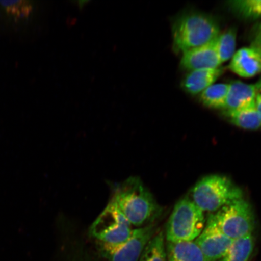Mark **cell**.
Returning a JSON list of instances; mask_svg holds the SVG:
<instances>
[{
  "label": "cell",
  "instance_id": "9a60e30c",
  "mask_svg": "<svg viewBox=\"0 0 261 261\" xmlns=\"http://www.w3.org/2000/svg\"><path fill=\"white\" fill-rule=\"evenodd\" d=\"M254 244L253 234L234 240L220 261H249L253 252Z\"/></svg>",
  "mask_w": 261,
  "mask_h": 261
},
{
  "label": "cell",
  "instance_id": "5bb4252c",
  "mask_svg": "<svg viewBox=\"0 0 261 261\" xmlns=\"http://www.w3.org/2000/svg\"><path fill=\"white\" fill-rule=\"evenodd\" d=\"M167 261H204L203 254L195 241L167 242Z\"/></svg>",
  "mask_w": 261,
  "mask_h": 261
},
{
  "label": "cell",
  "instance_id": "d6986e66",
  "mask_svg": "<svg viewBox=\"0 0 261 261\" xmlns=\"http://www.w3.org/2000/svg\"><path fill=\"white\" fill-rule=\"evenodd\" d=\"M228 6L241 17L249 20L261 19V0H236Z\"/></svg>",
  "mask_w": 261,
  "mask_h": 261
},
{
  "label": "cell",
  "instance_id": "6da1fadb",
  "mask_svg": "<svg viewBox=\"0 0 261 261\" xmlns=\"http://www.w3.org/2000/svg\"><path fill=\"white\" fill-rule=\"evenodd\" d=\"M132 226L152 224L161 214L162 208L139 177H130L114 189L110 201Z\"/></svg>",
  "mask_w": 261,
  "mask_h": 261
},
{
  "label": "cell",
  "instance_id": "e0dca14e",
  "mask_svg": "<svg viewBox=\"0 0 261 261\" xmlns=\"http://www.w3.org/2000/svg\"><path fill=\"white\" fill-rule=\"evenodd\" d=\"M237 29L230 28L220 34L215 39V44L221 63L226 62L236 54Z\"/></svg>",
  "mask_w": 261,
  "mask_h": 261
},
{
  "label": "cell",
  "instance_id": "5b68a950",
  "mask_svg": "<svg viewBox=\"0 0 261 261\" xmlns=\"http://www.w3.org/2000/svg\"><path fill=\"white\" fill-rule=\"evenodd\" d=\"M207 221L231 240L252 234L256 224L253 208L244 198L211 213Z\"/></svg>",
  "mask_w": 261,
  "mask_h": 261
},
{
  "label": "cell",
  "instance_id": "52a82bcc",
  "mask_svg": "<svg viewBox=\"0 0 261 261\" xmlns=\"http://www.w3.org/2000/svg\"><path fill=\"white\" fill-rule=\"evenodd\" d=\"M155 231L156 228L153 224L134 228L132 236L122 244L108 246L100 243V252L109 261H138Z\"/></svg>",
  "mask_w": 261,
  "mask_h": 261
},
{
  "label": "cell",
  "instance_id": "2e32d148",
  "mask_svg": "<svg viewBox=\"0 0 261 261\" xmlns=\"http://www.w3.org/2000/svg\"><path fill=\"white\" fill-rule=\"evenodd\" d=\"M228 88L229 84L212 85L200 94L201 102L211 109L224 110Z\"/></svg>",
  "mask_w": 261,
  "mask_h": 261
},
{
  "label": "cell",
  "instance_id": "44dd1931",
  "mask_svg": "<svg viewBox=\"0 0 261 261\" xmlns=\"http://www.w3.org/2000/svg\"><path fill=\"white\" fill-rule=\"evenodd\" d=\"M251 46L261 51V22L253 29L251 34Z\"/></svg>",
  "mask_w": 261,
  "mask_h": 261
},
{
  "label": "cell",
  "instance_id": "3957f363",
  "mask_svg": "<svg viewBox=\"0 0 261 261\" xmlns=\"http://www.w3.org/2000/svg\"><path fill=\"white\" fill-rule=\"evenodd\" d=\"M242 189L226 176H205L194 186L191 200L202 211L215 212L243 198Z\"/></svg>",
  "mask_w": 261,
  "mask_h": 261
},
{
  "label": "cell",
  "instance_id": "ac0fdd59",
  "mask_svg": "<svg viewBox=\"0 0 261 261\" xmlns=\"http://www.w3.org/2000/svg\"><path fill=\"white\" fill-rule=\"evenodd\" d=\"M139 261H167L163 231L154 234L143 250Z\"/></svg>",
  "mask_w": 261,
  "mask_h": 261
},
{
  "label": "cell",
  "instance_id": "8fae6325",
  "mask_svg": "<svg viewBox=\"0 0 261 261\" xmlns=\"http://www.w3.org/2000/svg\"><path fill=\"white\" fill-rule=\"evenodd\" d=\"M224 72L223 67L189 71L182 81V89L192 95L201 94Z\"/></svg>",
  "mask_w": 261,
  "mask_h": 261
},
{
  "label": "cell",
  "instance_id": "8992f818",
  "mask_svg": "<svg viewBox=\"0 0 261 261\" xmlns=\"http://www.w3.org/2000/svg\"><path fill=\"white\" fill-rule=\"evenodd\" d=\"M134 228L112 203L107 205L90 228L91 237L108 246L122 244L132 236Z\"/></svg>",
  "mask_w": 261,
  "mask_h": 261
},
{
  "label": "cell",
  "instance_id": "7c38bea8",
  "mask_svg": "<svg viewBox=\"0 0 261 261\" xmlns=\"http://www.w3.org/2000/svg\"><path fill=\"white\" fill-rule=\"evenodd\" d=\"M256 95V84H248L240 81L231 82L224 110H236L249 106L255 102Z\"/></svg>",
  "mask_w": 261,
  "mask_h": 261
},
{
  "label": "cell",
  "instance_id": "ba28073f",
  "mask_svg": "<svg viewBox=\"0 0 261 261\" xmlns=\"http://www.w3.org/2000/svg\"><path fill=\"white\" fill-rule=\"evenodd\" d=\"M233 240L207 221L203 231L194 241L203 254L204 261H217L223 258Z\"/></svg>",
  "mask_w": 261,
  "mask_h": 261
},
{
  "label": "cell",
  "instance_id": "277c9868",
  "mask_svg": "<svg viewBox=\"0 0 261 261\" xmlns=\"http://www.w3.org/2000/svg\"><path fill=\"white\" fill-rule=\"evenodd\" d=\"M206 224L204 212L190 198H184L175 205L166 228L167 242L194 241Z\"/></svg>",
  "mask_w": 261,
  "mask_h": 261
},
{
  "label": "cell",
  "instance_id": "7402d4cb",
  "mask_svg": "<svg viewBox=\"0 0 261 261\" xmlns=\"http://www.w3.org/2000/svg\"><path fill=\"white\" fill-rule=\"evenodd\" d=\"M257 87V95L256 97V107L258 112L261 122V80L256 84Z\"/></svg>",
  "mask_w": 261,
  "mask_h": 261
},
{
  "label": "cell",
  "instance_id": "4fadbf2b",
  "mask_svg": "<svg viewBox=\"0 0 261 261\" xmlns=\"http://www.w3.org/2000/svg\"><path fill=\"white\" fill-rule=\"evenodd\" d=\"M223 116L233 125L245 130L261 129V122L256 102L233 110H224Z\"/></svg>",
  "mask_w": 261,
  "mask_h": 261
},
{
  "label": "cell",
  "instance_id": "7a4b0ae2",
  "mask_svg": "<svg viewBox=\"0 0 261 261\" xmlns=\"http://www.w3.org/2000/svg\"><path fill=\"white\" fill-rule=\"evenodd\" d=\"M220 34L219 24L212 16L199 12L178 18L172 27L173 49L184 54L215 40Z\"/></svg>",
  "mask_w": 261,
  "mask_h": 261
},
{
  "label": "cell",
  "instance_id": "ffe728a7",
  "mask_svg": "<svg viewBox=\"0 0 261 261\" xmlns=\"http://www.w3.org/2000/svg\"><path fill=\"white\" fill-rule=\"evenodd\" d=\"M0 6L15 19L27 18L32 11V5L27 1H0Z\"/></svg>",
  "mask_w": 261,
  "mask_h": 261
},
{
  "label": "cell",
  "instance_id": "30bf717a",
  "mask_svg": "<svg viewBox=\"0 0 261 261\" xmlns=\"http://www.w3.org/2000/svg\"><path fill=\"white\" fill-rule=\"evenodd\" d=\"M228 68L242 77L256 76L261 71V51L252 46L241 48L231 58Z\"/></svg>",
  "mask_w": 261,
  "mask_h": 261
},
{
  "label": "cell",
  "instance_id": "9c48e42d",
  "mask_svg": "<svg viewBox=\"0 0 261 261\" xmlns=\"http://www.w3.org/2000/svg\"><path fill=\"white\" fill-rule=\"evenodd\" d=\"M221 62L215 40L182 54L181 67L189 71L220 67Z\"/></svg>",
  "mask_w": 261,
  "mask_h": 261
}]
</instances>
